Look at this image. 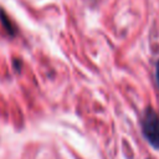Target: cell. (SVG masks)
Masks as SVG:
<instances>
[{
    "mask_svg": "<svg viewBox=\"0 0 159 159\" xmlns=\"http://www.w3.org/2000/svg\"><path fill=\"white\" fill-rule=\"evenodd\" d=\"M142 133L153 148L159 149V114L152 107H147L143 112Z\"/></svg>",
    "mask_w": 159,
    "mask_h": 159,
    "instance_id": "cell-1",
    "label": "cell"
},
{
    "mask_svg": "<svg viewBox=\"0 0 159 159\" xmlns=\"http://www.w3.org/2000/svg\"><path fill=\"white\" fill-rule=\"evenodd\" d=\"M0 21H1L2 27L5 29V31L7 32V35H9L10 37L16 36V34H17L16 26L14 25V22L11 21V19L7 16L6 11H5L4 9H1V7H0Z\"/></svg>",
    "mask_w": 159,
    "mask_h": 159,
    "instance_id": "cell-2",
    "label": "cell"
},
{
    "mask_svg": "<svg viewBox=\"0 0 159 159\" xmlns=\"http://www.w3.org/2000/svg\"><path fill=\"white\" fill-rule=\"evenodd\" d=\"M155 80H157V86L159 88V60L155 65Z\"/></svg>",
    "mask_w": 159,
    "mask_h": 159,
    "instance_id": "cell-3",
    "label": "cell"
}]
</instances>
